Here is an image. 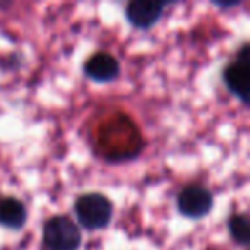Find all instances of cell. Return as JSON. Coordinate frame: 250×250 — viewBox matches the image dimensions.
<instances>
[{"instance_id": "cell-3", "label": "cell", "mask_w": 250, "mask_h": 250, "mask_svg": "<svg viewBox=\"0 0 250 250\" xmlns=\"http://www.w3.org/2000/svg\"><path fill=\"white\" fill-rule=\"evenodd\" d=\"M178 211L190 219H201L212 209V195L208 188L190 185L178 194Z\"/></svg>"}, {"instance_id": "cell-7", "label": "cell", "mask_w": 250, "mask_h": 250, "mask_svg": "<svg viewBox=\"0 0 250 250\" xmlns=\"http://www.w3.org/2000/svg\"><path fill=\"white\" fill-rule=\"evenodd\" d=\"M28 211L24 204L14 197H5L0 201V225L11 229H21L26 225Z\"/></svg>"}, {"instance_id": "cell-8", "label": "cell", "mask_w": 250, "mask_h": 250, "mask_svg": "<svg viewBox=\"0 0 250 250\" xmlns=\"http://www.w3.org/2000/svg\"><path fill=\"white\" fill-rule=\"evenodd\" d=\"M229 233L231 238L240 245H249L250 243V225L245 214H236L229 218Z\"/></svg>"}, {"instance_id": "cell-2", "label": "cell", "mask_w": 250, "mask_h": 250, "mask_svg": "<svg viewBox=\"0 0 250 250\" xmlns=\"http://www.w3.org/2000/svg\"><path fill=\"white\" fill-rule=\"evenodd\" d=\"M43 242L50 250H77L81 245L79 228L65 216H55L43 226Z\"/></svg>"}, {"instance_id": "cell-4", "label": "cell", "mask_w": 250, "mask_h": 250, "mask_svg": "<svg viewBox=\"0 0 250 250\" xmlns=\"http://www.w3.org/2000/svg\"><path fill=\"white\" fill-rule=\"evenodd\" d=\"M225 84L236 98L249 103V84H250V63H249V46H243L238 60L229 63L225 70Z\"/></svg>"}, {"instance_id": "cell-6", "label": "cell", "mask_w": 250, "mask_h": 250, "mask_svg": "<svg viewBox=\"0 0 250 250\" xmlns=\"http://www.w3.org/2000/svg\"><path fill=\"white\" fill-rule=\"evenodd\" d=\"M84 72L89 79L96 81V83H110V81L117 79L118 72H120V65L118 60L113 55L106 52L94 53L84 65Z\"/></svg>"}, {"instance_id": "cell-1", "label": "cell", "mask_w": 250, "mask_h": 250, "mask_svg": "<svg viewBox=\"0 0 250 250\" xmlns=\"http://www.w3.org/2000/svg\"><path fill=\"white\" fill-rule=\"evenodd\" d=\"M76 214L79 223L87 229H101L110 225L113 204L101 194H84L76 201Z\"/></svg>"}, {"instance_id": "cell-5", "label": "cell", "mask_w": 250, "mask_h": 250, "mask_svg": "<svg viewBox=\"0 0 250 250\" xmlns=\"http://www.w3.org/2000/svg\"><path fill=\"white\" fill-rule=\"evenodd\" d=\"M165 2H154V0H134L125 9L127 21L137 29H149L160 21L163 14Z\"/></svg>"}]
</instances>
